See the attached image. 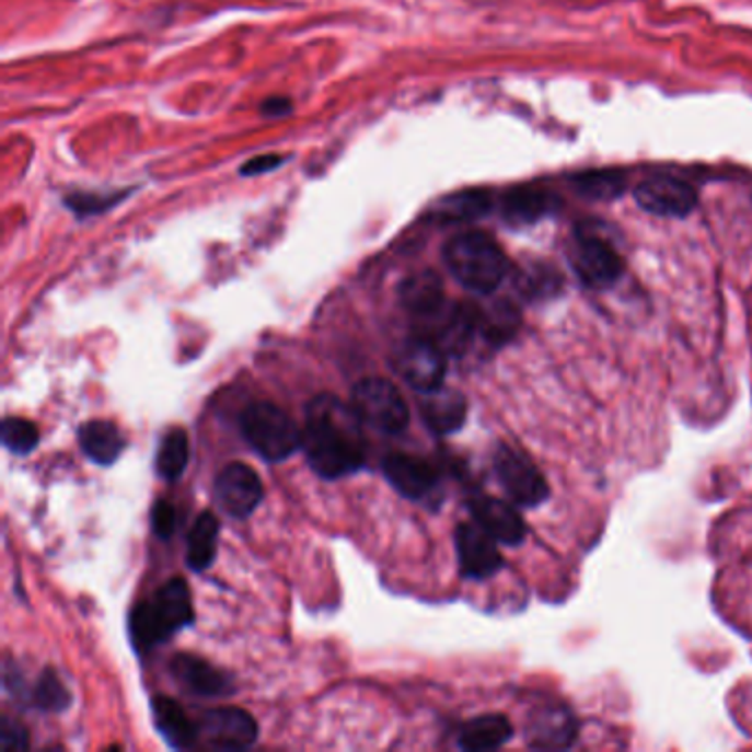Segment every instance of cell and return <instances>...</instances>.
<instances>
[{
    "mask_svg": "<svg viewBox=\"0 0 752 752\" xmlns=\"http://www.w3.org/2000/svg\"><path fill=\"white\" fill-rule=\"evenodd\" d=\"M362 424L354 406L334 395H319L310 402L300 448L316 475L340 479L365 466Z\"/></svg>",
    "mask_w": 752,
    "mask_h": 752,
    "instance_id": "cell-1",
    "label": "cell"
},
{
    "mask_svg": "<svg viewBox=\"0 0 752 752\" xmlns=\"http://www.w3.org/2000/svg\"><path fill=\"white\" fill-rule=\"evenodd\" d=\"M193 621L195 612L188 582L184 578H171L153 598L132 610L128 627L132 645L146 651L166 643L177 632L193 625Z\"/></svg>",
    "mask_w": 752,
    "mask_h": 752,
    "instance_id": "cell-2",
    "label": "cell"
},
{
    "mask_svg": "<svg viewBox=\"0 0 752 752\" xmlns=\"http://www.w3.org/2000/svg\"><path fill=\"white\" fill-rule=\"evenodd\" d=\"M443 261L466 289L484 296L499 289L510 267L504 250L484 232H464L450 239L443 247Z\"/></svg>",
    "mask_w": 752,
    "mask_h": 752,
    "instance_id": "cell-3",
    "label": "cell"
},
{
    "mask_svg": "<svg viewBox=\"0 0 752 752\" xmlns=\"http://www.w3.org/2000/svg\"><path fill=\"white\" fill-rule=\"evenodd\" d=\"M245 441L267 462L291 458L303 441V430L276 404L254 402L241 415Z\"/></svg>",
    "mask_w": 752,
    "mask_h": 752,
    "instance_id": "cell-4",
    "label": "cell"
},
{
    "mask_svg": "<svg viewBox=\"0 0 752 752\" xmlns=\"http://www.w3.org/2000/svg\"><path fill=\"white\" fill-rule=\"evenodd\" d=\"M351 406L358 417L386 435H397L408 426V408L397 386L384 378L360 380L351 391Z\"/></svg>",
    "mask_w": 752,
    "mask_h": 752,
    "instance_id": "cell-5",
    "label": "cell"
},
{
    "mask_svg": "<svg viewBox=\"0 0 752 752\" xmlns=\"http://www.w3.org/2000/svg\"><path fill=\"white\" fill-rule=\"evenodd\" d=\"M495 475L510 501L519 508H536L549 499V486L534 462L521 450L499 443L493 458Z\"/></svg>",
    "mask_w": 752,
    "mask_h": 752,
    "instance_id": "cell-6",
    "label": "cell"
},
{
    "mask_svg": "<svg viewBox=\"0 0 752 752\" xmlns=\"http://www.w3.org/2000/svg\"><path fill=\"white\" fill-rule=\"evenodd\" d=\"M393 369L419 393L439 389L446 378L443 349L428 336L410 338L393 354Z\"/></svg>",
    "mask_w": 752,
    "mask_h": 752,
    "instance_id": "cell-7",
    "label": "cell"
},
{
    "mask_svg": "<svg viewBox=\"0 0 752 752\" xmlns=\"http://www.w3.org/2000/svg\"><path fill=\"white\" fill-rule=\"evenodd\" d=\"M571 265L582 285L591 289L612 287L625 269L614 245L595 234H578L571 252Z\"/></svg>",
    "mask_w": 752,
    "mask_h": 752,
    "instance_id": "cell-8",
    "label": "cell"
},
{
    "mask_svg": "<svg viewBox=\"0 0 752 752\" xmlns=\"http://www.w3.org/2000/svg\"><path fill=\"white\" fill-rule=\"evenodd\" d=\"M197 726L199 737L219 750H243L250 748L258 737L254 717L234 706H221L204 713Z\"/></svg>",
    "mask_w": 752,
    "mask_h": 752,
    "instance_id": "cell-9",
    "label": "cell"
},
{
    "mask_svg": "<svg viewBox=\"0 0 752 752\" xmlns=\"http://www.w3.org/2000/svg\"><path fill=\"white\" fill-rule=\"evenodd\" d=\"M455 545L464 578L484 580L504 567V556L497 547V541L477 521L458 525Z\"/></svg>",
    "mask_w": 752,
    "mask_h": 752,
    "instance_id": "cell-10",
    "label": "cell"
},
{
    "mask_svg": "<svg viewBox=\"0 0 752 752\" xmlns=\"http://www.w3.org/2000/svg\"><path fill=\"white\" fill-rule=\"evenodd\" d=\"M215 497L223 512L236 519H245L263 499L261 477L245 464H230L219 473L215 482Z\"/></svg>",
    "mask_w": 752,
    "mask_h": 752,
    "instance_id": "cell-11",
    "label": "cell"
},
{
    "mask_svg": "<svg viewBox=\"0 0 752 752\" xmlns=\"http://www.w3.org/2000/svg\"><path fill=\"white\" fill-rule=\"evenodd\" d=\"M528 743L539 750H563L569 748L578 737V721L574 713L563 704L539 706L525 728Z\"/></svg>",
    "mask_w": 752,
    "mask_h": 752,
    "instance_id": "cell-12",
    "label": "cell"
},
{
    "mask_svg": "<svg viewBox=\"0 0 752 752\" xmlns=\"http://www.w3.org/2000/svg\"><path fill=\"white\" fill-rule=\"evenodd\" d=\"M473 519L504 545H521L528 536V525L519 514L517 506L497 497H475L468 504Z\"/></svg>",
    "mask_w": 752,
    "mask_h": 752,
    "instance_id": "cell-13",
    "label": "cell"
},
{
    "mask_svg": "<svg viewBox=\"0 0 752 752\" xmlns=\"http://www.w3.org/2000/svg\"><path fill=\"white\" fill-rule=\"evenodd\" d=\"M636 201L647 212H653L660 217H684L695 208L697 195L689 184L680 180L658 177L636 188Z\"/></svg>",
    "mask_w": 752,
    "mask_h": 752,
    "instance_id": "cell-14",
    "label": "cell"
},
{
    "mask_svg": "<svg viewBox=\"0 0 752 752\" xmlns=\"http://www.w3.org/2000/svg\"><path fill=\"white\" fill-rule=\"evenodd\" d=\"M389 484L406 499L421 501L437 490L439 475L432 464L413 455H391L382 464Z\"/></svg>",
    "mask_w": 752,
    "mask_h": 752,
    "instance_id": "cell-15",
    "label": "cell"
},
{
    "mask_svg": "<svg viewBox=\"0 0 752 752\" xmlns=\"http://www.w3.org/2000/svg\"><path fill=\"white\" fill-rule=\"evenodd\" d=\"M419 410L426 426L437 435H450L464 426L468 404L462 393L453 389H432L421 393Z\"/></svg>",
    "mask_w": 752,
    "mask_h": 752,
    "instance_id": "cell-16",
    "label": "cell"
},
{
    "mask_svg": "<svg viewBox=\"0 0 752 752\" xmlns=\"http://www.w3.org/2000/svg\"><path fill=\"white\" fill-rule=\"evenodd\" d=\"M400 303L417 319L435 321L446 312L443 285L435 271H417L400 285Z\"/></svg>",
    "mask_w": 752,
    "mask_h": 752,
    "instance_id": "cell-17",
    "label": "cell"
},
{
    "mask_svg": "<svg viewBox=\"0 0 752 752\" xmlns=\"http://www.w3.org/2000/svg\"><path fill=\"white\" fill-rule=\"evenodd\" d=\"M171 673L195 695L217 697L232 691L230 678L210 662L193 653H182L171 660Z\"/></svg>",
    "mask_w": 752,
    "mask_h": 752,
    "instance_id": "cell-18",
    "label": "cell"
},
{
    "mask_svg": "<svg viewBox=\"0 0 752 752\" xmlns=\"http://www.w3.org/2000/svg\"><path fill=\"white\" fill-rule=\"evenodd\" d=\"M78 441L82 446V453L97 466L115 464L124 450V437L119 428L104 419L86 421L78 432Z\"/></svg>",
    "mask_w": 752,
    "mask_h": 752,
    "instance_id": "cell-19",
    "label": "cell"
},
{
    "mask_svg": "<svg viewBox=\"0 0 752 752\" xmlns=\"http://www.w3.org/2000/svg\"><path fill=\"white\" fill-rule=\"evenodd\" d=\"M512 724L506 715L490 713V715H479L464 724L460 732V748L471 750V752H484V750H495L501 748L512 739Z\"/></svg>",
    "mask_w": 752,
    "mask_h": 752,
    "instance_id": "cell-20",
    "label": "cell"
},
{
    "mask_svg": "<svg viewBox=\"0 0 752 752\" xmlns=\"http://www.w3.org/2000/svg\"><path fill=\"white\" fill-rule=\"evenodd\" d=\"M153 717L158 730L173 748H190L199 739V726L193 724L182 704L171 697L162 695L153 699Z\"/></svg>",
    "mask_w": 752,
    "mask_h": 752,
    "instance_id": "cell-21",
    "label": "cell"
},
{
    "mask_svg": "<svg viewBox=\"0 0 752 752\" xmlns=\"http://www.w3.org/2000/svg\"><path fill=\"white\" fill-rule=\"evenodd\" d=\"M554 208L552 195L541 188H517L506 197L504 215L514 225H528L543 219Z\"/></svg>",
    "mask_w": 752,
    "mask_h": 752,
    "instance_id": "cell-22",
    "label": "cell"
},
{
    "mask_svg": "<svg viewBox=\"0 0 752 752\" xmlns=\"http://www.w3.org/2000/svg\"><path fill=\"white\" fill-rule=\"evenodd\" d=\"M219 521L212 512H201L188 534V565L195 571H206L217 556Z\"/></svg>",
    "mask_w": 752,
    "mask_h": 752,
    "instance_id": "cell-23",
    "label": "cell"
},
{
    "mask_svg": "<svg viewBox=\"0 0 752 752\" xmlns=\"http://www.w3.org/2000/svg\"><path fill=\"white\" fill-rule=\"evenodd\" d=\"M190 460V441L184 428H173L158 450V475L166 482H175L184 475Z\"/></svg>",
    "mask_w": 752,
    "mask_h": 752,
    "instance_id": "cell-24",
    "label": "cell"
},
{
    "mask_svg": "<svg viewBox=\"0 0 752 752\" xmlns=\"http://www.w3.org/2000/svg\"><path fill=\"white\" fill-rule=\"evenodd\" d=\"M519 327V314L508 303H497L490 310L479 308V334H484L490 343L501 345L514 336Z\"/></svg>",
    "mask_w": 752,
    "mask_h": 752,
    "instance_id": "cell-25",
    "label": "cell"
},
{
    "mask_svg": "<svg viewBox=\"0 0 752 752\" xmlns=\"http://www.w3.org/2000/svg\"><path fill=\"white\" fill-rule=\"evenodd\" d=\"M3 443L14 455H27L38 446V426L25 417H5L3 421Z\"/></svg>",
    "mask_w": 752,
    "mask_h": 752,
    "instance_id": "cell-26",
    "label": "cell"
},
{
    "mask_svg": "<svg viewBox=\"0 0 752 752\" xmlns=\"http://www.w3.org/2000/svg\"><path fill=\"white\" fill-rule=\"evenodd\" d=\"M69 702H71V695L67 691V686L60 682V678L56 675V671H51V669L43 671V675L38 678L36 689H34V704L41 710L60 713L69 706Z\"/></svg>",
    "mask_w": 752,
    "mask_h": 752,
    "instance_id": "cell-27",
    "label": "cell"
},
{
    "mask_svg": "<svg viewBox=\"0 0 752 752\" xmlns=\"http://www.w3.org/2000/svg\"><path fill=\"white\" fill-rule=\"evenodd\" d=\"M488 210V199L479 193H468V195H455L450 197L443 208H441V219L450 221H464L479 217Z\"/></svg>",
    "mask_w": 752,
    "mask_h": 752,
    "instance_id": "cell-28",
    "label": "cell"
},
{
    "mask_svg": "<svg viewBox=\"0 0 752 752\" xmlns=\"http://www.w3.org/2000/svg\"><path fill=\"white\" fill-rule=\"evenodd\" d=\"M119 199H122V193H115V195H69L67 206L73 208V212H78L80 217H86V215H100V212L113 208Z\"/></svg>",
    "mask_w": 752,
    "mask_h": 752,
    "instance_id": "cell-29",
    "label": "cell"
},
{
    "mask_svg": "<svg viewBox=\"0 0 752 752\" xmlns=\"http://www.w3.org/2000/svg\"><path fill=\"white\" fill-rule=\"evenodd\" d=\"M150 523H153V532L169 541L173 534H175V528H177V512L175 508L171 506V501L166 499H160L155 501L153 506V512H150Z\"/></svg>",
    "mask_w": 752,
    "mask_h": 752,
    "instance_id": "cell-30",
    "label": "cell"
},
{
    "mask_svg": "<svg viewBox=\"0 0 752 752\" xmlns=\"http://www.w3.org/2000/svg\"><path fill=\"white\" fill-rule=\"evenodd\" d=\"M556 285H558V274H552L549 269H543V267H536L523 276V291L532 298L554 293Z\"/></svg>",
    "mask_w": 752,
    "mask_h": 752,
    "instance_id": "cell-31",
    "label": "cell"
},
{
    "mask_svg": "<svg viewBox=\"0 0 752 752\" xmlns=\"http://www.w3.org/2000/svg\"><path fill=\"white\" fill-rule=\"evenodd\" d=\"M30 745V737H27V730L12 721V719H3V726H0V748H3L5 752H12V750H25Z\"/></svg>",
    "mask_w": 752,
    "mask_h": 752,
    "instance_id": "cell-32",
    "label": "cell"
},
{
    "mask_svg": "<svg viewBox=\"0 0 752 752\" xmlns=\"http://www.w3.org/2000/svg\"><path fill=\"white\" fill-rule=\"evenodd\" d=\"M280 164H285V160L280 155H261V158H254L247 164H243L241 175L256 177V175H263V173H269V171L278 169Z\"/></svg>",
    "mask_w": 752,
    "mask_h": 752,
    "instance_id": "cell-33",
    "label": "cell"
},
{
    "mask_svg": "<svg viewBox=\"0 0 752 752\" xmlns=\"http://www.w3.org/2000/svg\"><path fill=\"white\" fill-rule=\"evenodd\" d=\"M261 111L267 117H282L291 111V102L287 97H269L261 104Z\"/></svg>",
    "mask_w": 752,
    "mask_h": 752,
    "instance_id": "cell-34",
    "label": "cell"
}]
</instances>
